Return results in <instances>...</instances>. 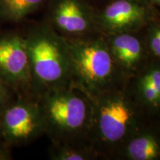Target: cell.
<instances>
[{"label": "cell", "instance_id": "1", "mask_svg": "<svg viewBox=\"0 0 160 160\" xmlns=\"http://www.w3.org/2000/svg\"><path fill=\"white\" fill-rule=\"evenodd\" d=\"M31 93H44L73 84V64L67 40L49 24L32 27L25 36Z\"/></svg>", "mask_w": 160, "mask_h": 160}, {"label": "cell", "instance_id": "2", "mask_svg": "<svg viewBox=\"0 0 160 160\" xmlns=\"http://www.w3.org/2000/svg\"><path fill=\"white\" fill-rule=\"evenodd\" d=\"M45 133L53 143L91 145L93 99L75 84L38 98ZM92 147V146H91Z\"/></svg>", "mask_w": 160, "mask_h": 160}, {"label": "cell", "instance_id": "3", "mask_svg": "<svg viewBox=\"0 0 160 160\" xmlns=\"http://www.w3.org/2000/svg\"><path fill=\"white\" fill-rule=\"evenodd\" d=\"M92 99V148L97 154L119 151L140 128L139 105L121 86Z\"/></svg>", "mask_w": 160, "mask_h": 160}, {"label": "cell", "instance_id": "4", "mask_svg": "<svg viewBox=\"0 0 160 160\" xmlns=\"http://www.w3.org/2000/svg\"><path fill=\"white\" fill-rule=\"evenodd\" d=\"M66 40L73 64V84L91 98L122 86L126 76L112 57L105 37L90 35Z\"/></svg>", "mask_w": 160, "mask_h": 160}, {"label": "cell", "instance_id": "5", "mask_svg": "<svg viewBox=\"0 0 160 160\" xmlns=\"http://www.w3.org/2000/svg\"><path fill=\"white\" fill-rule=\"evenodd\" d=\"M45 133L37 99L19 96L0 113V141L10 147L31 142Z\"/></svg>", "mask_w": 160, "mask_h": 160}, {"label": "cell", "instance_id": "6", "mask_svg": "<svg viewBox=\"0 0 160 160\" xmlns=\"http://www.w3.org/2000/svg\"><path fill=\"white\" fill-rule=\"evenodd\" d=\"M0 80L19 96L31 93L25 36L17 32L0 34Z\"/></svg>", "mask_w": 160, "mask_h": 160}, {"label": "cell", "instance_id": "7", "mask_svg": "<svg viewBox=\"0 0 160 160\" xmlns=\"http://www.w3.org/2000/svg\"><path fill=\"white\" fill-rule=\"evenodd\" d=\"M49 25L66 39L88 37L98 29L97 14L85 0H53Z\"/></svg>", "mask_w": 160, "mask_h": 160}, {"label": "cell", "instance_id": "8", "mask_svg": "<svg viewBox=\"0 0 160 160\" xmlns=\"http://www.w3.org/2000/svg\"><path fill=\"white\" fill-rule=\"evenodd\" d=\"M150 16L144 1L114 0L97 14V28L105 35L134 33L148 22Z\"/></svg>", "mask_w": 160, "mask_h": 160}, {"label": "cell", "instance_id": "9", "mask_svg": "<svg viewBox=\"0 0 160 160\" xmlns=\"http://www.w3.org/2000/svg\"><path fill=\"white\" fill-rule=\"evenodd\" d=\"M110 52L124 74L137 73L145 59L143 44L133 32L105 35Z\"/></svg>", "mask_w": 160, "mask_h": 160}, {"label": "cell", "instance_id": "10", "mask_svg": "<svg viewBox=\"0 0 160 160\" xmlns=\"http://www.w3.org/2000/svg\"><path fill=\"white\" fill-rule=\"evenodd\" d=\"M132 97L138 105L151 111L160 107V67L148 66L137 73Z\"/></svg>", "mask_w": 160, "mask_h": 160}, {"label": "cell", "instance_id": "11", "mask_svg": "<svg viewBox=\"0 0 160 160\" xmlns=\"http://www.w3.org/2000/svg\"><path fill=\"white\" fill-rule=\"evenodd\" d=\"M129 160H154L160 158V141L153 133L139 128L119 150Z\"/></svg>", "mask_w": 160, "mask_h": 160}, {"label": "cell", "instance_id": "12", "mask_svg": "<svg viewBox=\"0 0 160 160\" xmlns=\"http://www.w3.org/2000/svg\"><path fill=\"white\" fill-rule=\"evenodd\" d=\"M45 0H0V20L19 22L38 11Z\"/></svg>", "mask_w": 160, "mask_h": 160}, {"label": "cell", "instance_id": "13", "mask_svg": "<svg viewBox=\"0 0 160 160\" xmlns=\"http://www.w3.org/2000/svg\"><path fill=\"white\" fill-rule=\"evenodd\" d=\"M49 154L53 160H88L97 157V153L90 145L53 143Z\"/></svg>", "mask_w": 160, "mask_h": 160}, {"label": "cell", "instance_id": "14", "mask_svg": "<svg viewBox=\"0 0 160 160\" xmlns=\"http://www.w3.org/2000/svg\"><path fill=\"white\" fill-rule=\"evenodd\" d=\"M148 47L153 54L160 58V25L155 26L149 31Z\"/></svg>", "mask_w": 160, "mask_h": 160}, {"label": "cell", "instance_id": "15", "mask_svg": "<svg viewBox=\"0 0 160 160\" xmlns=\"http://www.w3.org/2000/svg\"><path fill=\"white\" fill-rule=\"evenodd\" d=\"M13 93L14 91L13 90L0 80V113L14 100L13 99Z\"/></svg>", "mask_w": 160, "mask_h": 160}, {"label": "cell", "instance_id": "16", "mask_svg": "<svg viewBox=\"0 0 160 160\" xmlns=\"http://www.w3.org/2000/svg\"><path fill=\"white\" fill-rule=\"evenodd\" d=\"M11 147L0 141V160L12 159Z\"/></svg>", "mask_w": 160, "mask_h": 160}, {"label": "cell", "instance_id": "17", "mask_svg": "<svg viewBox=\"0 0 160 160\" xmlns=\"http://www.w3.org/2000/svg\"><path fill=\"white\" fill-rule=\"evenodd\" d=\"M152 2L157 3V4H160V0H151Z\"/></svg>", "mask_w": 160, "mask_h": 160}, {"label": "cell", "instance_id": "18", "mask_svg": "<svg viewBox=\"0 0 160 160\" xmlns=\"http://www.w3.org/2000/svg\"><path fill=\"white\" fill-rule=\"evenodd\" d=\"M139 1H144V0H139Z\"/></svg>", "mask_w": 160, "mask_h": 160}]
</instances>
